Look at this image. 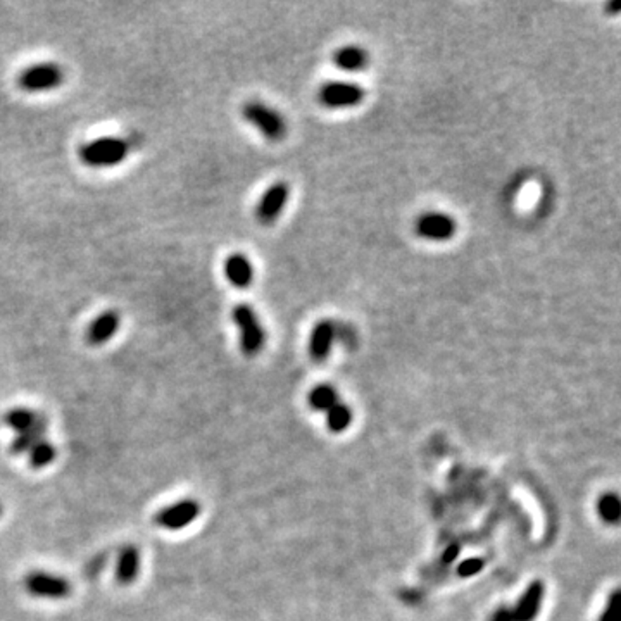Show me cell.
Masks as SVG:
<instances>
[{
    "instance_id": "1",
    "label": "cell",
    "mask_w": 621,
    "mask_h": 621,
    "mask_svg": "<svg viewBox=\"0 0 621 621\" xmlns=\"http://www.w3.org/2000/svg\"><path fill=\"white\" fill-rule=\"evenodd\" d=\"M130 147L119 136H101L81 145L78 157L89 168H114L128 157Z\"/></svg>"
},
{
    "instance_id": "2",
    "label": "cell",
    "mask_w": 621,
    "mask_h": 621,
    "mask_svg": "<svg viewBox=\"0 0 621 621\" xmlns=\"http://www.w3.org/2000/svg\"><path fill=\"white\" fill-rule=\"evenodd\" d=\"M231 320L240 331V349L247 358H254L264 349L266 331L254 308L247 302H240L231 310Z\"/></svg>"
},
{
    "instance_id": "3",
    "label": "cell",
    "mask_w": 621,
    "mask_h": 621,
    "mask_svg": "<svg viewBox=\"0 0 621 621\" xmlns=\"http://www.w3.org/2000/svg\"><path fill=\"white\" fill-rule=\"evenodd\" d=\"M242 118L269 142H281L287 135V121L283 116L261 101H248L243 104Z\"/></svg>"
},
{
    "instance_id": "4",
    "label": "cell",
    "mask_w": 621,
    "mask_h": 621,
    "mask_svg": "<svg viewBox=\"0 0 621 621\" xmlns=\"http://www.w3.org/2000/svg\"><path fill=\"white\" fill-rule=\"evenodd\" d=\"M64 69L56 62H39L24 68L18 76V86L23 92L40 94L59 89L64 83Z\"/></svg>"
},
{
    "instance_id": "5",
    "label": "cell",
    "mask_w": 621,
    "mask_h": 621,
    "mask_svg": "<svg viewBox=\"0 0 621 621\" xmlns=\"http://www.w3.org/2000/svg\"><path fill=\"white\" fill-rule=\"evenodd\" d=\"M366 92L352 81H326L318 92V99L328 109H349L363 104Z\"/></svg>"
},
{
    "instance_id": "6",
    "label": "cell",
    "mask_w": 621,
    "mask_h": 621,
    "mask_svg": "<svg viewBox=\"0 0 621 621\" xmlns=\"http://www.w3.org/2000/svg\"><path fill=\"white\" fill-rule=\"evenodd\" d=\"M24 589L33 597L64 599L71 594V583L59 575L47 571H31L24 577Z\"/></svg>"
},
{
    "instance_id": "7",
    "label": "cell",
    "mask_w": 621,
    "mask_h": 621,
    "mask_svg": "<svg viewBox=\"0 0 621 621\" xmlns=\"http://www.w3.org/2000/svg\"><path fill=\"white\" fill-rule=\"evenodd\" d=\"M458 231V223L455 219L447 213H438V211H430V213L421 214L416 219V233L418 237L425 240H432V242H447L450 240Z\"/></svg>"
},
{
    "instance_id": "8",
    "label": "cell",
    "mask_w": 621,
    "mask_h": 621,
    "mask_svg": "<svg viewBox=\"0 0 621 621\" xmlns=\"http://www.w3.org/2000/svg\"><path fill=\"white\" fill-rule=\"evenodd\" d=\"M290 197V186L285 181H276L263 193L256 207V218L261 225H273L281 216Z\"/></svg>"
},
{
    "instance_id": "9",
    "label": "cell",
    "mask_w": 621,
    "mask_h": 621,
    "mask_svg": "<svg viewBox=\"0 0 621 621\" xmlns=\"http://www.w3.org/2000/svg\"><path fill=\"white\" fill-rule=\"evenodd\" d=\"M198 515H201V504L193 499H183L161 509L154 516V521L161 528L181 530L196 521Z\"/></svg>"
},
{
    "instance_id": "10",
    "label": "cell",
    "mask_w": 621,
    "mask_h": 621,
    "mask_svg": "<svg viewBox=\"0 0 621 621\" xmlns=\"http://www.w3.org/2000/svg\"><path fill=\"white\" fill-rule=\"evenodd\" d=\"M119 325H121V314L116 309H107L99 314L95 320L90 323L89 330H86V342L90 345H104L109 342L111 338L118 333Z\"/></svg>"
},
{
    "instance_id": "11",
    "label": "cell",
    "mask_w": 621,
    "mask_h": 621,
    "mask_svg": "<svg viewBox=\"0 0 621 621\" xmlns=\"http://www.w3.org/2000/svg\"><path fill=\"white\" fill-rule=\"evenodd\" d=\"M337 337V325L331 320H321L314 325L309 338V354L313 361L323 363L330 355Z\"/></svg>"
},
{
    "instance_id": "12",
    "label": "cell",
    "mask_w": 621,
    "mask_h": 621,
    "mask_svg": "<svg viewBox=\"0 0 621 621\" xmlns=\"http://www.w3.org/2000/svg\"><path fill=\"white\" fill-rule=\"evenodd\" d=\"M544 583L540 580H535L527 587L520 600H518L515 612V621H535L540 612L542 600H544Z\"/></svg>"
},
{
    "instance_id": "13",
    "label": "cell",
    "mask_w": 621,
    "mask_h": 621,
    "mask_svg": "<svg viewBox=\"0 0 621 621\" xmlns=\"http://www.w3.org/2000/svg\"><path fill=\"white\" fill-rule=\"evenodd\" d=\"M225 275L233 287L248 288L254 281V268L246 254L235 252L225 261Z\"/></svg>"
},
{
    "instance_id": "14",
    "label": "cell",
    "mask_w": 621,
    "mask_h": 621,
    "mask_svg": "<svg viewBox=\"0 0 621 621\" xmlns=\"http://www.w3.org/2000/svg\"><path fill=\"white\" fill-rule=\"evenodd\" d=\"M333 62L343 71H363L370 64V54L359 45H345L333 54Z\"/></svg>"
},
{
    "instance_id": "15",
    "label": "cell",
    "mask_w": 621,
    "mask_h": 621,
    "mask_svg": "<svg viewBox=\"0 0 621 621\" xmlns=\"http://www.w3.org/2000/svg\"><path fill=\"white\" fill-rule=\"evenodd\" d=\"M140 571V552L135 545H126L121 549L116 566V578L121 585H130L135 582Z\"/></svg>"
},
{
    "instance_id": "16",
    "label": "cell",
    "mask_w": 621,
    "mask_h": 621,
    "mask_svg": "<svg viewBox=\"0 0 621 621\" xmlns=\"http://www.w3.org/2000/svg\"><path fill=\"white\" fill-rule=\"evenodd\" d=\"M44 414L33 411V409L28 408H14L9 409L6 414H4V423H6L9 428L14 430L16 433L21 432H26V430L33 428L35 425H39L41 420H44Z\"/></svg>"
},
{
    "instance_id": "17",
    "label": "cell",
    "mask_w": 621,
    "mask_h": 621,
    "mask_svg": "<svg viewBox=\"0 0 621 621\" xmlns=\"http://www.w3.org/2000/svg\"><path fill=\"white\" fill-rule=\"evenodd\" d=\"M47 425H49L47 418H44V420H41L39 425L33 426V428L16 435L14 440L11 442V453L16 455L30 453L33 445H36L40 440H44L45 432H47Z\"/></svg>"
},
{
    "instance_id": "18",
    "label": "cell",
    "mask_w": 621,
    "mask_h": 621,
    "mask_svg": "<svg viewBox=\"0 0 621 621\" xmlns=\"http://www.w3.org/2000/svg\"><path fill=\"white\" fill-rule=\"evenodd\" d=\"M338 403V393L328 383H321L314 387L309 393V405L314 411H328Z\"/></svg>"
},
{
    "instance_id": "19",
    "label": "cell",
    "mask_w": 621,
    "mask_h": 621,
    "mask_svg": "<svg viewBox=\"0 0 621 621\" xmlns=\"http://www.w3.org/2000/svg\"><path fill=\"white\" fill-rule=\"evenodd\" d=\"M352 423V411L347 404L337 403L326 411V425L333 433H342Z\"/></svg>"
},
{
    "instance_id": "20",
    "label": "cell",
    "mask_w": 621,
    "mask_h": 621,
    "mask_svg": "<svg viewBox=\"0 0 621 621\" xmlns=\"http://www.w3.org/2000/svg\"><path fill=\"white\" fill-rule=\"evenodd\" d=\"M28 454H30V465L33 468H45V466L51 465L54 459H56L57 450H56V447L51 444V442H47L44 438V440H40L39 444L33 445L31 450Z\"/></svg>"
},
{
    "instance_id": "21",
    "label": "cell",
    "mask_w": 621,
    "mask_h": 621,
    "mask_svg": "<svg viewBox=\"0 0 621 621\" xmlns=\"http://www.w3.org/2000/svg\"><path fill=\"white\" fill-rule=\"evenodd\" d=\"M599 515L606 523L616 525L620 521L621 515V506L620 499L616 494H604L599 500Z\"/></svg>"
},
{
    "instance_id": "22",
    "label": "cell",
    "mask_w": 621,
    "mask_h": 621,
    "mask_svg": "<svg viewBox=\"0 0 621 621\" xmlns=\"http://www.w3.org/2000/svg\"><path fill=\"white\" fill-rule=\"evenodd\" d=\"M620 607H621V594L620 590H615L610 595L606 604V610L600 615L599 621H620Z\"/></svg>"
},
{
    "instance_id": "23",
    "label": "cell",
    "mask_w": 621,
    "mask_h": 621,
    "mask_svg": "<svg viewBox=\"0 0 621 621\" xmlns=\"http://www.w3.org/2000/svg\"><path fill=\"white\" fill-rule=\"evenodd\" d=\"M483 566H485L483 559H480V557L466 559V561H463L461 565L458 566V577H461V578L475 577V575H478L480 571L483 570Z\"/></svg>"
},
{
    "instance_id": "24",
    "label": "cell",
    "mask_w": 621,
    "mask_h": 621,
    "mask_svg": "<svg viewBox=\"0 0 621 621\" xmlns=\"http://www.w3.org/2000/svg\"><path fill=\"white\" fill-rule=\"evenodd\" d=\"M490 621H515V612L509 606H503L492 612Z\"/></svg>"
},
{
    "instance_id": "25",
    "label": "cell",
    "mask_w": 621,
    "mask_h": 621,
    "mask_svg": "<svg viewBox=\"0 0 621 621\" xmlns=\"http://www.w3.org/2000/svg\"><path fill=\"white\" fill-rule=\"evenodd\" d=\"M459 556V545H449V547L445 549V552L442 554V561L445 562V565H450V562L455 561V557Z\"/></svg>"
},
{
    "instance_id": "26",
    "label": "cell",
    "mask_w": 621,
    "mask_h": 621,
    "mask_svg": "<svg viewBox=\"0 0 621 621\" xmlns=\"http://www.w3.org/2000/svg\"><path fill=\"white\" fill-rule=\"evenodd\" d=\"M606 9H607V11H615V12H618V11H620V6H618V4H610V6H607Z\"/></svg>"
},
{
    "instance_id": "27",
    "label": "cell",
    "mask_w": 621,
    "mask_h": 621,
    "mask_svg": "<svg viewBox=\"0 0 621 621\" xmlns=\"http://www.w3.org/2000/svg\"><path fill=\"white\" fill-rule=\"evenodd\" d=\"M0 516H2V506H0Z\"/></svg>"
}]
</instances>
